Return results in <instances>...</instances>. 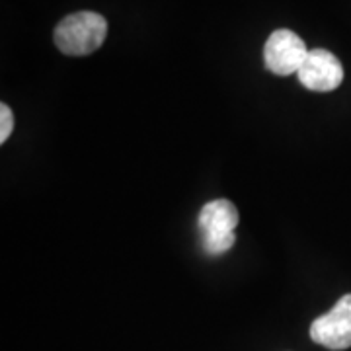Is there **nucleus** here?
Returning a JSON list of instances; mask_svg holds the SVG:
<instances>
[{
  "instance_id": "obj_1",
  "label": "nucleus",
  "mask_w": 351,
  "mask_h": 351,
  "mask_svg": "<svg viewBox=\"0 0 351 351\" xmlns=\"http://www.w3.org/2000/svg\"><path fill=\"white\" fill-rule=\"evenodd\" d=\"M108 36V22L101 14L75 12L63 18L55 32L53 41L61 53L71 57H84L100 49Z\"/></svg>"
},
{
  "instance_id": "obj_2",
  "label": "nucleus",
  "mask_w": 351,
  "mask_h": 351,
  "mask_svg": "<svg viewBox=\"0 0 351 351\" xmlns=\"http://www.w3.org/2000/svg\"><path fill=\"white\" fill-rule=\"evenodd\" d=\"M308 51L295 32L276 29L263 45V63L269 73L277 76L295 75L301 71Z\"/></svg>"
},
{
  "instance_id": "obj_3",
  "label": "nucleus",
  "mask_w": 351,
  "mask_h": 351,
  "mask_svg": "<svg viewBox=\"0 0 351 351\" xmlns=\"http://www.w3.org/2000/svg\"><path fill=\"white\" fill-rule=\"evenodd\" d=\"M311 339L326 350L351 348V293L343 295L332 311L318 316L311 324Z\"/></svg>"
},
{
  "instance_id": "obj_4",
  "label": "nucleus",
  "mask_w": 351,
  "mask_h": 351,
  "mask_svg": "<svg viewBox=\"0 0 351 351\" xmlns=\"http://www.w3.org/2000/svg\"><path fill=\"white\" fill-rule=\"evenodd\" d=\"M297 75L306 90L332 92L343 80V66L338 57L328 49H311Z\"/></svg>"
},
{
  "instance_id": "obj_5",
  "label": "nucleus",
  "mask_w": 351,
  "mask_h": 351,
  "mask_svg": "<svg viewBox=\"0 0 351 351\" xmlns=\"http://www.w3.org/2000/svg\"><path fill=\"white\" fill-rule=\"evenodd\" d=\"M239 209L228 199H215L203 205L197 219V228L201 237L207 234H225L234 232L239 226Z\"/></svg>"
},
{
  "instance_id": "obj_6",
  "label": "nucleus",
  "mask_w": 351,
  "mask_h": 351,
  "mask_svg": "<svg viewBox=\"0 0 351 351\" xmlns=\"http://www.w3.org/2000/svg\"><path fill=\"white\" fill-rule=\"evenodd\" d=\"M237 242V234L234 232H225V234H207L201 237V246L203 250L211 256H221L228 252Z\"/></svg>"
},
{
  "instance_id": "obj_7",
  "label": "nucleus",
  "mask_w": 351,
  "mask_h": 351,
  "mask_svg": "<svg viewBox=\"0 0 351 351\" xmlns=\"http://www.w3.org/2000/svg\"><path fill=\"white\" fill-rule=\"evenodd\" d=\"M14 115L12 110L6 104H0V143H6L12 135Z\"/></svg>"
}]
</instances>
